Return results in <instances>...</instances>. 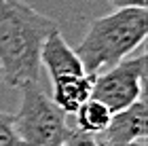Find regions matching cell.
Masks as SVG:
<instances>
[{"label": "cell", "instance_id": "5b68a950", "mask_svg": "<svg viewBox=\"0 0 148 146\" xmlns=\"http://www.w3.org/2000/svg\"><path fill=\"white\" fill-rule=\"evenodd\" d=\"M146 136H148V108L142 97L136 104L114 112L108 127L95 140L102 144H127L146 140Z\"/></svg>", "mask_w": 148, "mask_h": 146}, {"label": "cell", "instance_id": "7a4b0ae2", "mask_svg": "<svg viewBox=\"0 0 148 146\" xmlns=\"http://www.w3.org/2000/svg\"><path fill=\"white\" fill-rule=\"evenodd\" d=\"M146 34V9H114L108 15L97 17L89 25L74 53L87 74L97 76L99 72L127 59L131 51L142 47Z\"/></svg>", "mask_w": 148, "mask_h": 146}, {"label": "cell", "instance_id": "7c38bea8", "mask_svg": "<svg viewBox=\"0 0 148 146\" xmlns=\"http://www.w3.org/2000/svg\"><path fill=\"white\" fill-rule=\"evenodd\" d=\"M99 146H146V140H140V142H127V144H102Z\"/></svg>", "mask_w": 148, "mask_h": 146}, {"label": "cell", "instance_id": "8fae6325", "mask_svg": "<svg viewBox=\"0 0 148 146\" xmlns=\"http://www.w3.org/2000/svg\"><path fill=\"white\" fill-rule=\"evenodd\" d=\"M114 9H146L148 0H108Z\"/></svg>", "mask_w": 148, "mask_h": 146}, {"label": "cell", "instance_id": "4fadbf2b", "mask_svg": "<svg viewBox=\"0 0 148 146\" xmlns=\"http://www.w3.org/2000/svg\"><path fill=\"white\" fill-rule=\"evenodd\" d=\"M0 83H2V72H0Z\"/></svg>", "mask_w": 148, "mask_h": 146}, {"label": "cell", "instance_id": "30bf717a", "mask_svg": "<svg viewBox=\"0 0 148 146\" xmlns=\"http://www.w3.org/2000/svg\"><path fill=\"white\" fill-rule=\"evenodd\" d=\"M64 146H99V142L95 140V136L83 134L78 129H70V136L64 142Z\"/></svg>", "mask_w": 148, "mask_h": 146}, {"label": "cell", "instance_id": "3957f363", "mask_svg": "<svg viewBox=\"0 0 148 146\" xmlns=\"http://www.w3.org/2000/svg\"><path fill=\"white\" fill-rule=\"evenodd\" d=\"M21 91V106L13 119L23 146H64L72 129L66 119L68 114L51 102L38 83L28 85Z\"/></svg>", "mask_w": 148, "mask_h": 146}, {"label": "cell", "instance_id": "277c9868", "mask_svg": "<svg viewBox=\"0 0 148 146\" xmlns=\"http://www.w3.org/2000/svg\"><path fill=\"white\" fill-rule=\"evenodd\" d=\"M146 85V55L127 57L116 66L99 72L93 81L91 97L108 106L110 112L123 110L144 97Z\"/></svg>", "mask_w": 148, "mask_h": 146}, {"label": "cell", "instance_id": "ba28073f", "mask_svg": "<svg viewBox=\"0 0 148 146\" xmlns=\"http://www.w3.org/2000/svg\"><path fill=\"white\" fill-rule=\"evenodd\" d=\"M74 119H76V129L78 131L97 138L108 127V123L112 119V112H110L108 106H104L102 102L89 97L87 102H83L78 106V110L74 112Z\"/></svg>", "mask_w": 148, "mask_h": 146}, {"label": "cell", "instance_id": "8992f818", "mask_svg": "<svg viewBox=\"0 0 148 146\" xmlns=\"http://www.w3.org/2000/svg\"><path fill=\"white\" fill-rule=\"evenodd\" d=\"M40 66L47 68L51 83L68 78V76L85 74V68H83V64H80V59L76 57L74 49L64 40V36L59 34V30L53 32L45 40L42 51H40Z\"/></svg>", "mask_w": 148, "mask_h": 146}, {"label": "cell", "instance_id": "6da1fadb", "mask_svg": "<svg viewBox=\"0 0 148 146\" xmlns=\"http://www.w3.org/2000/svg\"><path fill=\"white\" fill-rule=\"evenodd\" d=\"M59 25L23 0H0V72L2 83L23 89L40 81V51Z\"/></svg>", "mask_w": 148, "mask_h": 146}, {"label": "cell", "instance_id": "52a82bcc", "mask_svg": "<svg viewBox=\"0 0 148 146\" xmlns=\"http://www.w3.org/2000/svg\"><path fill=\"white\" fill-rule=\"evenodd\" d=\"M93 74H76L62 81L51 83V102L57 106L64 114H74L78 106L91 97L93 91Z\"/></svg>", "mask_w": 148, "mask_h": 146}, {"label": "cell", "instance_id": "9c48e42d", "mask_svg": "<svg viewBox=\"0 0 148 146\" xmlns=\"http://www.w3.org/2000/svg\"><path fill=\"white\" fill-rule=\"evenodd\" d=\"M0 146H23L15 129V119L9 112H0Z\"/></svg>", "mask_w": 148, "mask_h": 146}]
</instances>
